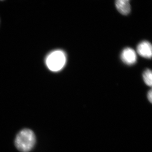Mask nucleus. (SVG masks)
Here are the masks:
<instances>
[{"label": "nucleus", "mask_w": 152, "mask_h": 152, "mask_svg": "<svg viewBox=\"0 0 152 152\" xmlns=\"http://www.w3.org/2000/svg\"><path fill=\"white\" fill-rule=\"evenodd\" d=\"M36 143L35 134L29 129H22L15 138V146L20 152H30L34 148Z\"/></svg>", "instance_id": "f257e3e1"}, {"label": "nucleus", "mask_w": 152, "mask_h": 152, "mask_svg": "<svg viewBox=\"0 0 152 152\" xmlns=\"http://www.w3.org/2000/svg\"><path fill=\"white\" fill-rule=\"evenodd\" d=\"M66 57L64 52L56 50L52 52L47 59V66L50 70L58 72L61 70L65 65Z\"/></svg>", "instance_id": "f03ea898"}, {"label": "nucleus", "mask_w": 152, "mask_h": 152, "mask_svg": "<svg viewBox=\"0 0 152 152\" xmlns=\"http://www.w3.org/2000/svg\"><path fill=\"white\" fill-rule=\"evenodd\" d=\"M122 61L126 64H134L137 61V56L135 51L131 48H126L123 50L121 54Z\"/></svg>", "instance_id": "7ed1b4c3"}, {"label": "nucleus", "mask_w": 152, "mask_h": 152, "mask_svg": "<svg viewBox=\"0 0 152 152\" xmlns=\"http://www.w3.org/2000/svg\"><path fill=\"white\" fill-rule=\"evenodd\" d=\"M137 52L141 56L146 58H151L152 55L151 45L148 41L142 42L138 45Z\"/></svg>", "instance_id": "20e7f679"}, {"label": "nucleus", "mask_w": 152, "mask_h": 152, "mask_svg": "<svg viewBox=\"0 0 152 152\" xmlns=\"http://www.w3.org/2000/svg\"><path fill=\"white\" fill-rule=\"evenodd\" d=\"M130 0H115V6L118 11L122 15H127L130 13Z\"/></svg>", "instance_id": "39448f33"}, {"label": "nucleus", "mask_w": 152, "mask_h": 152, "mask_svg": "<svg viewBox=\"0 0 152 152\" xmlns=\"http://www.w3.org/2000/svg\"><path fill=\"white\" fill-rule=\"evenodd\" d=\"M143 79L145 83L151 87L152 85V73L151 71L149 69H147L143 74Z\"/></svg>", "instance_id": "423d86ee"}, {"label": "nucleus", "mask_w": 152, "mask_h": 152, "mask_svg": "<svg viewBox=\"0 0 152 152\" xmlns=\"http://www.w3.org/2000/svg\"><path fill=\"white\" fill-rule=\"evenodd\" d=\"M152 90H150L148 92V95H147V96H148V99L149 101L150 102H152Z\"/></svg>", "instance_id": "0eeeda50"}, {"label": "nucleus", "mask_w": 152, "mask_h": 152, "mask_svg": "<svg viewBox=\"0 0 152 152\" xmlns=\"http://www.w3.org/2000/svg\"><path fill=\"white\" fill-rule=\"evenodd\" d=\"M1 1H3V0H1Z\"/></svg>", "instance_id": "6e6552de"}]
</instances>
